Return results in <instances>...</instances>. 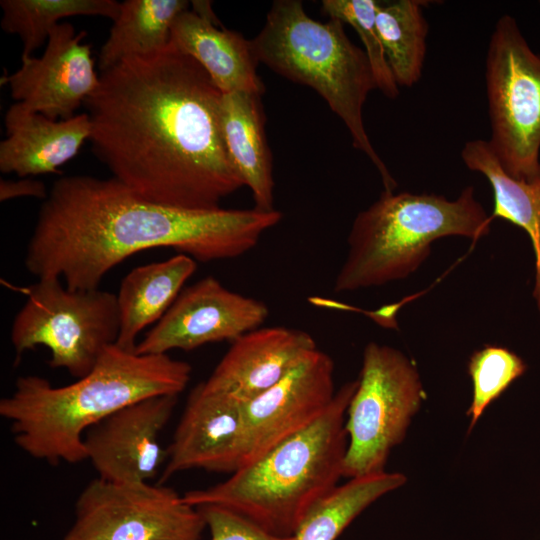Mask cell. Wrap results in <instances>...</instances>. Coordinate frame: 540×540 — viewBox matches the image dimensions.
<instances>
[{
  "label": "cell",
  "mask_w": 540,
  "mask_h": 540,
  "mask_svg": "<svg viewBox=\"0 0 540 540\" xmlns=\"http://www.w3.org/2000/svg\"><path fill=\"white\" fill-rule=\"evenodd\" d=\"M222 92L193 58L169 45L101 72L86 100L93 152L143 198L215 209L244 186L219 125Z\"/></svg>",
  "instance_id": "obj_1"
},
{
  "label": "cell",
  "mask_w": 540,
  "mask_h": 540,
  "mask_svg": "<svg viewBox=\"0 0 540 540\" xmlns=\"http://www.w3.org/2000/svg\"><path fill=\"white\" fill-rule=\"evenodd\" d=\"M281 218L275 209L171 207L113 177L67 176L53 183L41 206L24 263L38 279L97 289L114 266L151 248H172L199 262L241 256Z\"/></svg>",
  "instance_id": "obj_2"
},
{
  "label": "cell",
  "mask_w": 540,
  "mask_h": 540,
  "mask_svg": "<svg viewBox=\"0 0 540 540\" xmlns=\"http://www.w3.org/2000/svg\"><path fill=\"white\" fill-rule=\"evenodd\" d=\"M191 370L168 354L142 355L113 344L71 384L55 387L36 375L19 377L12 394L0 400V415L10 423L16 445L31 457L75 464L86 460L88 429L134 402L178 396Z\"/></svg>",
  "instance_id": "obj_3"
},
{
  "label": "cell",
  "mask_w": 540,
  "mask_h": 540,
  "mask_svg": "<svg viewBox=\"0 0 540 540\" xmlns=\"http://www.w3.org/2000/svg\"><path fill=\"white\" fill-rule=\"evenodd\" d=\"M358 381L343 384L311 426L275 446L228 479L183 495L193 507L217 505L267 531L293 536L309 511L343 477L346 412Z\"/></svg>",
  "instance_id": "obj_4"
},
{
  "label": "cell",
  "mask_w": 540,
  "mask_h": 540,
  "mask_svg": "<svg viewBox=\"0 0 540 540\" xmlns=\"http://www.w3.org/2000/svg\"><path fill=\"white\" fill-rule=\"evenodd\" d=\"M336 18L319 22L299 0L274 1L260 33L251 40L257 62L283 77L314 89L343 121L353 146L378 170L385 191L397 183L375 151L364 127L362 109L377 89L368 57L346 35Z\"/></svg>",
  "instance_id": "obj_5"
},
{
  "label": "cell",
  "mask_w": 540,
  "mask_h": 540,
  "mask_svg": "<svg viewBox=\"0 0 540 540\" xmlns=\"http://www.w3.org/2000/svg\"><path fill=\"white\" fill-rule=\"evenodd\" d=\"M491 222L472 186L455 200L383 191L354 219L333 289L355 291L405 279L427 259L435 240L463 236L476 242L489 233Z\"/></svg>",
  "instance_id": "obj_6"
},
{
  "label": "cell",
  "mask_w": 540,
  "mask_h": 540,
  "mask_svg": "<svg viewBox=\"0 0 540 540\" xmlns=\"http://www.w3.org/2000/svg\"><path fill=\"white\" fill-rule=\"evenodd\" d=\"M120 314L116 294L69 289L60 278H40L27 289L14 317L11 343L19 358L38 346L50 351L49 365L77 379L86 376L105 349L116 344Z\"/></svg>",
  "instance_id": "obj_7"
},
{
  "label": "cell",
  "mask_w": 540,
  "mask_h": 540,
  "mask_svg": "<svg viewBox=\"0 0 540 540\" xmlns=\"http://www.w3.org/2000/svg\"><path fill=\"white\" fill-rule=\"evenodd\" d=\"M357 388L346 412L348 447L343 477L385 471L389 455L405 438L425 391L417 367L400 350L369 342Z\"/></svg>",
  "instance_id": "obj_8"
},
{
  "label": "cell",
  "mask_w": 540,
  "mask_h": 540,
  "mask_svg": "<svg viewBox=\"0 0 540 540\" xmlns=\"http://www.w3.org/2000/svg\"><path fill=\"white\" fill-rule=\"evenodd\" d=\"M485 80L489 144L510 176L528 178L540 166V56L510 15L501 16L494 26Z\"/></svg>",
  "instance_id": "obj_9"
},
{
  "label": "cell",
  "mask_w": 540,
  "mask_h": 540,
  "mask_svg": "<svg viewBox=\"0 0 540 540\" xmlns=\"http://www.w3.org/2000/svg\"><path fill=\"white\" fill-rule=\"evenodd\" d=\"M205 527L198 508L169 487L97 478L80 493L62 540H199Z\"/></svg>",
  "instance_id": "obj_10"
},
{
  "label": "cell",
  "mask_w": 540,
  "mask_h": 540,
  "mask_svg": "<svg viewBox=\"0 0 540 540\" xmlns=\"http://www.w3.org/2000/svg\"><path fill=\"white\" fill-rule=\"evenodd\" d=\"M335 393L333 360L316 349L278 384L242 404L238 469L311 426Z\"/></svg>",
  "instance_id": "obj_11"
},
{
  "label": "cell",
  "mask_w": 540,
  "mask_h": 540,
  "mask_svg": "<svg viewBox=\"0 0 540 540\" xmlns=\"http://www.w3.org/2000/svg\"><path fill=\"white\" fill-rule=\"evenodd\" d=\"M269 315L267 305L225 288L207 276L183 289L157 324L137 343L135 352L161 355L191 351L208 343L234 342L259 328Z\"/></svg>",
  "instance_id": "obj_12"
},
{
  "label": "cell",
  "mask_w": 540,
  "mask_h": 540,
  "mask_svg": "<svg viewBox=\"0 0 540 540\" xmlns=\"http://www.w3.org/2000/svg\"><path fill=\"white\" fill-rule=\"evenodd\" d=\"M85 36L69 22L57 25L40 57L21 59L19 69L4 77L15 102L53 120L75 116L100 83Z\"/></svg>",
  "instance_id": "obj_13"
},
{
  "label": "cell",
  "mask_w": 540,
  "mask_h": 540,
  "mask_svg": "<svg viewBox=\"0 0 540 540\" xmlns=\"http://www.w3.org/2000/svg\"><path fill=\"white\" fill-rule=\"evenodd\" d=\"M177 395H159L112 413L84 435L86 460L100 479L148 482L167 460L159 436L176 406Z\"/></svg>",
  "instance_id": "obj_14"
},
{
  "label": "cell",
  "mask_w": 540,
  "mask_h": 540,
  "mask_svg": "<svg viewBox=\"0 0 540 540\" xmlns=\"http://www.w3.org/2000/svg\"><path fill=\"white\" fill-rule=\"evenodd\" d=\"M242 403L207 390L202 383L188 396L167 449L160 483L190 469L233 473L239 466Z\"/></svg>",
  "instance_id": "obj_15"
},
{
  "label": "cell",
  "mask_w": 540,
  "mask_h": 540,
  "mask_svg": "<svg viewBox=\"0 0 540 540\" xmlns=\"http://www.w3.org/2000/svg\"><path fill=\"white\" fill-rule=\"evenodd\" d=\"M316 349L306 331L284 326L257 328L232 342L201 383L209 391L244 404L278 384Z\"/></svg>",
  "instance_id": "obj_16"
},
{
  "label": "cell",
  "mask_w": 540,
  "mask_h": 540,
  "mask_svg": "<svg viewBox=\"0 0 540 540\" xmlns=\"http://www.w3.org/2000/svg\"><path fill=\"white\" fill-rule=\"evenodd\" d=\"M6 138L0 142V170L19 178L58 173L89 140L87 113L66 120H53L13 103L5 113Z\"/></svg>",
  "instance_id": "obj_17"
},
{
  "label": "cell",
  "mask_w": 540,
  "mask_h": 540,
  "mask_svg": "<svg viewBox=\"0 0 540 540\" xmlns=\"http://www.w3.org/2000/svg\"><path fill=\"white\" fill-rule=\"evenodd\" d=\"M218 25L188 9L175 20L170 45L197 61L222 93L261 95L264 85L256 73L251 41Z\"/></svg>",
  "instance_id": "obj_18"
},
{
  "label": "cell",
  "mask_w": 540,
  "mask_h": 540,
  "mask_svg": "<svg viewBox=\"0 0 540 540\" xmlns=\"http://www.w3.org/2000/svg\"><path fill=\"white\" fill-rule=\"evenodd\" d=\"M260 96L248 92L222 93L218 117L226 150L244 185L252 192L254 208L272 211V157Z\"/></svg>",
  "instance_id": "obj_19"
},
{
  "label": "cell",
  "mask_w": 540,
  "mask_h": 540,
  "mask_svg": "<svg viewBox=\"0 0 540 540\" xmlns=\"http://www.w3.org/2000/svg\"><path fill=\"white\" fill-rule=\"evenodd\" d=\"M196 268L193 258L178 253L167 260L131 270L116 295L120 314L116 345L135 352L139 333L164 316Z\"/></svg>",
  "instance_id": "obj_20"
},
{
  "label": "cell",
  "mask_w": 540,
  "mask_h": 540,
  "mask_svg": "<svg viewBox=\"0 0 540 540\" xmlns=\"http://www.w3.org/2000/svg\"><path fill=\"white\" fill-rule=\"evenodd\" d=\"M461 159L469 170L484 175L492 187L490 220L504 219L528 234L535 256L533 295L540 313V166L528 178H514L503 169L489 141L483 139L466 142Z\"/></svg>",
  "instance_id": "obj_21"
},
{
  "label": "cell",
  "mask_w": 540,
  "mask_h": 540,
  "mask_svg": "<svg viewBox=\"0 0 540 540\" xmlns=\"http://www.w3.org/2000/svg\"><path fill=\"white\" fill-rule=\"evenodd\" d=\"M185 0H126L98 55V68L104 72L124 59L149 56L170 45L171 30L177 17L188 10Z\"/></svg>",
  "instance_id": "obj_22"
},
{
  "label": "cell",
  "mask_w": 540,
  "mask_h": 540,
  "mask_svg": "<svg viewBox=\"0 0 540 540\" xmlns=\"http://www.w3.org/2000/svg\"><path fill=\"white\" fill-rule=\"evenodd\" d=\"M406 481L402 473L386 471L350 478L309 511L294 533V540H336L367 507Z\"/></svg>",
  "instance_id": "obj_23"
},
{
  "label": "cell",
  "mask_w": 540,
  "mask_h": 540,
  "mask_svg": "<svg viewBox=\"0 0 540 540\" xmlns=\"http://www.w3.org/2000/svg\"><path fill=\"white\" fill-rule=\"evenodd\" d=\"M425 0L379 2L376 28L399 87L415 85L422 75L429 30Z\"/></svg>",
  "instance_id": "obj_24"
},
{
  "label": "cell",
  "mask_w": 540,
  "mask_h": 540,
  "mask_svg": "<svg viewBox=\"0 0 540 540\" xmlns=\"http://www.w3.org/2000/svg\"><path fill=\"white\" fill-rule=\"evenodd\" d=\"M1 27L16 34L23 43L21 59L46 44L50 32L62 19L74 16H98L112 21L120 2L115 0H1Z\"/></svg>",
  "instance_id": "obj_25"
},
{
  "label": "cell",
  "mask_w": 540,
  "mask_h": 540,
  "mask_svg": "<svg viewBox=\"0 0 540 540\" xmlns=\"http://www.w3.org/2000/svg\"><path fill=\"white\" fill-rule=\"evenodd\" d=\"M525 370L524 361L505 347L486 345L473 352L468 362V374L473 384L472 401L467 410L469 432L487 407Z\"/></svg>",
  "instance_id": "obj_26"
},
{
  "label": "cell",
  "mask_w": 540,
  "mask_h": 540,
  "mask_svg": "<svg viewBox=\"0 0 540 540\" xmlns=\"http://www.w3.org/2000/svg\"><path fill=\"white\" fill-rule=\"evenodd\" d=\"M377 0H324L322 11L329 18H336L350 25L359 35L372 68L377 89L386 97L395 99L399 86L388 64L376 28Z\"/></svg>",
  "instance_id": "obj_27"
},
{
  "label": "cell",
  "mask_w": 540,
  "mask_h": 540,
  "mask_svg": "<svg viewBox=\"0 0 540 540\" xmlns=\"http://www.w3.org/2000/svg\"><path fill=\"white\" fill-rule=\"evenodd\" d=\"M210 540H294L293 536L273 534L244 516L217 505L198 507Z\"/></svg>",
  "instance_id": "obj_28"
},
{
  "label": "cell",
  "mask_w": 540,
  "mask_h": 540,
  "mask_svg": "<svg viewBox=\"0 0 540 540\" xmlns=\"http://www.w3.org/2000/svg\"><path fill=\"white\" fill-rule=\"evenodd\" d=\"M49 194L43 182L30 177L18 180L0 181V200L7 201L19 197H34L45 200Z\"/></svg>",
  "instance_id": "obj_29"
}]
</instances>
